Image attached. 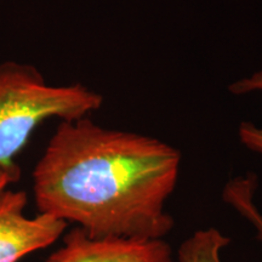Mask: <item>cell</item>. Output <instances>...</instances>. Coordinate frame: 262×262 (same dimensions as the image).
Returning <instances> with one entry per match:
<instances>
[{"label":"cell","instance_id":"cell-1","mask_svg":"<svg viewBox=\"0 0 262 262\" xmlns=\"http://www.w3.org/2000/svg\"><path fill=\"white\" fill-rule=\"evenodd\" d=\"M180 168L179 149L156 137L62 120L33 171L35 205L91 238L164 239Z\"/></svg>","mask_w":262,"mask_h":262},{"label":"cell","instance_id":"cell-2","mask_svg":"<svg viewBox=\"0 0 262 262\" xmlns=\"http://www.w3.org/2000/svg\"><path fill=\"white\" fill-rule=\"evenodd\" d=\"M103 98L83 84L52 85L34 66L0 63V165H12L34 130L49 119L89 117Z\"/></svg>","mask_w":262,"mask_h":262},{"label":"cell","instance_id":"cell-3","mask_svg":"<svg viewBox=\"0 0 262 262\" xmlns=\"http://www.w3.org/2000/svg\"><path fill=\"white\" fill-rule=\"evenodd\" d=\"M27 194L9 191L0 194V262H17L26 255L54 244L67 222L48 214L26 217Z\"/></svg>","mask_w":262,"mask_h":262},{"label":"cell","instance_id":"cell-4","mask_svg":"<svg viewBox=\"0 0 262 262\" xmlns=\"http://www.w3.org/2000/svg\"><path fill=\"white\" fill-rule=\"evenodd\" d=\"M45 262H172V250L164 239H97L75 227Z\"/></svg>","mask_w":262,"mask_h":262},{"label":"cell","instance_id":"cell-5","mask_svg":"<svg viewBox=\"0 0 262 262\" xmlns=\"http://www.w3.org/2000/svg\"><path fill=\"white\" fill-rule=\"evenodd\" d=\"M231 242L220 229H198L182 242L178 251L179 262H222L221 253Z\"/></svg>","mask_w":262,"mask_h":262},{"label":"cell","instance_id":"cell-6","mask_svg":"<svg viewBox=\"0 0 262 262\" xmlns=\"http://www.w3.org/2000/svg\"><path fill=\"white\" fill-rule=\"evenodd\" d=\"M256 178L239 176L226 183L224 201L241 214L256 231V238L262 243V212L255 204Z\"/></svg>","mask_w":262,"mask_h":262},{"label":"cell","instance_id":"cell-7","mask_svg":"<svg viewBox=\"0 0 262 262\" xmlns=\"http://www.w3.org/2000/svg\"><path fill=\"white\" fill-rule=\"evenodd\" d=\"M229 93L241 96L249 94H262V70L235 80L228 86ZM238 137L245 148L262 158V127L251 122L239 125Z\"/></svg>","mask_w":262,"mask_h":262},{"label":"cell","instance_id":"cell-8","mask_svg":"<svg viewBox=\"0 0 262 262\" xmlns=\"http://www.w3.org/2000/svg\"><path fill=\"white\" fill-rule=\"evenodd\" d=\"M21 175L18 166L16 164L12 165H0V194L6 191L11 183L16 182Z\"/></svg>","mask_w":262,"mask_h":262}]
</instances>
